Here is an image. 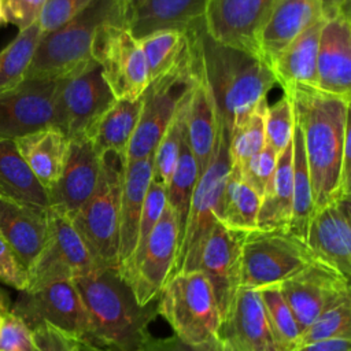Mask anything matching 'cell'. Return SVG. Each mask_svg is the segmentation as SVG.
Listing matches in <instances>:
<instances>
[{
    "mask_svg": "<svg viewBox=\"0 0 351 351\" xmlns=\"http://www.w3.org/2000/svg\"><path fill=\"white\" fill-rule=\"evenodd\" d=\"M300 129L308 167L314 211L329 202L350 197L340 188L346 141L350 138V99L313 86L284 90Z\"/></svg>",
    "mask_w": 351,
    "mask_h": 351,
    "instance_id": "1",
    "label": "cell"
},
{
    "mask_svg": "<svg viewBox=\"0 0 351 351\" xmlns=\"http://www.w3.org/2000/svg\"><path fill=\"white\" fill-rule=\"evenodd\" d=\"M85 306L89 341L115 351H141L158 315V299L138 304L117 269H96L73 280Z\"/></svg>",
    "mask_w": 351,
    "mask_h": 351,
    "instance_id": "2",
    "label": "cell"
},
{
    "mask_svg": "<svg viewBox=\"0 0 351 351\" xmlns=\"http://www.w3.org/2000/svg\"><path fill=\"white\" fill-rule=\"evenodd\" d=\"M199 48L218 123L232 128L267 97L277 84L270 66L256 53L214 41L199 29Z\"/></svg>",
    "mask_w": 351,
    "mask_h": 351,
    "instance_id": "3",
    "label": "cell"
},
{
    "mask_svg": "<svg viewBox=\"0 0 351 351\" xmlns=\"http://www.w3.org/2000/svg\"><path fill=\"white\" fill-rule=\"evenodd\" d=\"M128 10L115 0H92L63 26L43 33L25 80H59L95 63L92 47L96 33L108 23H125Z\"/></svg>",
    "mask_w": 351,
    "mask_h": 351,
    "instance_id": "4",
    "label": "cell"
},
{
    "mask_svg": "<svg viewBox=\"0 0 351 351\" xmlns=\"http://www.w3.org/2000/svg\"><path fill=\"white\" fill-rule=\"evenodd\" d=\"M100 156L97 185L71 222L97 269L118 270L119 202L126 156L111 151Z\"/></svg>",
    "mask_w": 351,
    "mask_h": 351,
    "instance_id": "5",
    "label": "cell"
},
{
    "mask_svg": "<svg viewBox=\"0 0 351 351\" xmlns=\"http://www.w3.org/2000/svg\"><path fill=\"white\" fill-rule=\"evenodd\" d=\"M158 314L188 344L219 339L221 317L211 285L200 270L170 276L158 296Z\"/></svg>",
    "mask_w": 351,
    "mask_h": 351,
    "instance_id": "6",
    "label": "cell"
},
{
    "mask_svg": "<svg viewBox=\"0 0 351 351\" xmlns=\"http://www.w3.org/2000/svg\"><path fill=\"white\" fill-rule=\"evenodd\" d=\"M230 130L219 125L215 152L207 169L200 174L189 206L182 240L178 245L170 276L199 270L203 247L215 225L222 192L232 167L229 155ZM169 276V277H170Z\"/></svg>",
    "mask_w": 351,
    "mask_h": 351,
    "instance_id": "7",
    "label": "cell"
},
{
    "mask_svg": "<svg viewBox=\"0 0 351 351\" xmlns=\"http://www.w3.org/2000/svg\"><path fill=\"white\" fill-rule=\"evenodd\" d=\"M303 241L288 232L244 233L240 250V282L244 288L280 284L314 262Z\"/></svg>",
    "mask_w": 351,
    "mask_h": 351,
    "instance_id": "8",
    "label": "cell"
},
{
    "mask_svg": "<svg viewBox=\"0 0 351 351\" xmlns=\"http://www.w3.org/2000/svg\"><path fill=\"white\" fill-rule=\"evenodd\" d=\"M92 58L115 100H137L148 86V71L138 40L125 23H108L99 29Z\"/></svg>",
    "mask_w": 351,
    "mask_h": 351,
    "instance_id": "9",
    "label": "cell"
},
{
    "mask_svg": "<svg viewBox=\"0 0 351 351\" xmlns=\"http://www.w3.org/2000/svg\"><path fill=\"white\" fill-rule=\"evenodd\" d=\"M97 269L71 219L48 207V236L45 244L27 270L25 291L44 285L73 281Z\"/></svg>",
    "mask_w": 351,
    "mask_h": 351,
    "instance_id": "10",
    "label": "cell"
},
{
    "mask_svg": "<svg viewBox=\"0 0 351 351\" xmlns=\"http://www.w3.org/2000/svg\"><path fill=\"white\" fill-rule=\"evenodd\" d=\"M114 101L115 97L95 62L58 80L53 128L63 132L69 140L86 137Z\"/></svg>",
    "mask_w": 351,
    "mask_h": 351,
    "instance_id": "11",
    "label": "cell"
},
{
    "mask_svg": "<svg viewBox=\"0 0 351 351\" xmlns=\"http://www.w3.org/2000/svg\"><path fill=\"white\" fill-rule=\"evenodd\" d=\"M193 81L195 58L189 69L173 73L148 84L141 96L140 117L126 151V162L140 160L154 155L159 140L181 104L188 97Z\"/></svg>",
    "mask_w": 351,
    "mask_h": 351,
    "instance_id": "12",
    "label": "cell"
},
{
    "mask_svg": "<svg viewBox=\"0 0 351 351\" xmlns=\"http://www.w3.org/2000/svg\"><path fill=\"white\" fill-rule=\"evenodd\" d=\"M178 244L177 219L173 210L166 204L143 248L123 267L118 269L138 304L147 306L158 299L171 273Z\"/></svg>",
    "mask_w": 351,
    "mask_h": 351,
    "instance_id": "13",
    "label": "cell"
},
{
    "mask_svg": "<svg viewBox=\"0 0 351 351\" xmlns=\"http://www.w3.org/2000/svg\"><path fill=\"white\" fill-rule=\"evenodd\" d=\"M11 311L30 328L47 322L77 340L89 341L86 310L73 281H59L33 291H21Z\"/></svg>",
    "mask_w": 351,
    "mask_h": 351,
    "instance_id": "14",
    "label": "cell"
},
{
    "mask_svg": "<svg viewBox=\"0 0 351 351\" xmlns=\"http://www.w3.org/2000/svg\"><path fill=\"white\" fill-rule=\"evenodd\" d=\"M58 80H23L0 93V138L15 140L53 126Z\"/></svg>",
    "mask_w": 351,
    "mask_h": 351,
    "instance_id": "15",
    "label": "cell"
},
{
    "mask_svg": "<svg viewBox=\"0 0 351 351\" xmlns=\"http://www.w3.org/2000/svg\"><path fill=\"white\" fill-rule=\"evenodd\" d=\"M302 332L332 302L350 293V280L314 261L278 284Z\"/></svg>",
    "mask_w": 351,
    "mask_h": 351,
    "instance_id": "16",
    "label": "cell"
},
{
    "mask_svg": "<svg viewBox=\"0 0 351 351\" xmlns=\"http://www.w3.org/2000/svg\"><path fill=\"white\" fill-rule=\"evenodd\" d=\"M244 233L215 222L200 256L199 270L208 280L221 317L226 319L236 299L240 282V250Z\"/></svg>",
    "mask_w": 351,
    "mask_h": 351,
    "instance_id": "17",
    "label": "cell"
},
{
    "mask_svg": "<svg viewBox=\"0 0 351 351\" xmlns=\"http://www.w3.org/2000/svg\"><path fill=\"white\" fill-rule=\"evenodd\" d=\"M347 4L328 11L317 53L318 89L344 99H350L351 93V23Z\"/></svg>",
    "mask_w": 351,
    "mask_h": 351,
    "instance_id": "18",
    "label": "cell"
},
{
    "mask_svg": "<svg viewBox=\"0 0 351 351\" xmlns=\"http://www.w3.org/2000/svg\"><path fill=\"white\" fill-rule=\"evenodd\" d=\"M304 244L315 261L326 265L350 280V197L329 202L313 213Z\"/></svg>",
    "mask_w": 351,
    "mask_h": 351,
    "instance_id": "19",
    "label": "cell"
},
{
    "mask_svg": "<svg viewBox=\"0 0 351 351\" xmlns=\"http://www.w3.org/2000/svg\"><path fill=\"white\" fill-rule=\"evenodd\" d=\"M202 23L203 19H199L189 26L195 43V81L188 97L185 119L186 138L197 163L199 177L213 159L219 133L215 103L206 81L200 58L199 29Z\"/></svg>",
    "mask_w": 351,
    "mask_h": 351,
    "instance_id": "20",
    "label": "cell"
},
{
    "mask_svg": "<svg viewBox=\"0 0 351 351\" xmlns=\"http://www.w3.org/2000/svg\"><path fill=\"white\" fill-rule=\"evenodd\" d=\"M276 0H208L206 33L217 43L258 55L256 34Z\"/></svg>",
    "mask_w": 351,
    "mask_h": 351,
    "instance_id": "21",
    "label": "cell"
},
{
    "mask_svg": "<svg viewBox=\"0 0 351 351\" xmlns=\"http://www.w3.org/2000/svg\"><path fill=\"white\" fill-rule=\"evenodd\" d=\"M219 339L225 351H281L256 288L239 289Z\"/></svg>",
    "mask_w": 351,
    "mask_h": 351,
    "instance_id": "22",
    "label": "cell"
},
{
    "mask_svg": "<svg viewBox=\"0 0 351 351\" xmlns=\"http://www.w3.org/2000/svg\"><path fill=\"white\" fill-rule=\"evenodd\" d=\"M101 156L89 138L70 140L64 167L59 180L47 191L49 208H53L70 219L93 193Z\"/></svg>",
    "mask_w": 351,
    "mask_h": 351,
    "instance_id": "23",
    "label": "cell"
},
{
    "mask_svg": "<svg viewBox=\"0 0 351 351\" xmlns=\"http://www.w3.org/2000/svg\"><path fill=\"white\" fill-rule=\"evenodd\" d=\"M330 0H276L256 34L258 55L270 62L300 33L326 18Z\"/></svg>",
    "mask_w": 351,
    "mask_h": 351,
    "instance_id": "24",
    "label": "cell"
},
{
    "mask_svg": "<svg viewBox=\"0 0 351 351\" xmlns=\"http://www.w3.org/2000/svg\"><path fill=\"white\" fill-rule=\"evenodd\" d=\"M0 233L29 270L48 236V208L0 199Z\"/></svg>",
    "mask_w": 351,
    "mask_h": 351,
    "instance_id": "25",
    "label": "cell"
},
{
    "mask_svg": "<svg viewBox=\"0 0 351 351\" xmlns=\"http://www.w3.org/2000/svg\"><path fill=\"white\" fill-rule=\"evenodd\" d=\"M208 0H134L125 25L136 38L156 30H185L203 19Z\"/></svg>",
    "mask_w": 351,
    "mask_h": 351,
    "instance_id": "26",
    "label": "cell"
},
{
    "mask_svg": "<svg viewBox=\"0 0 351 351\" xmlns=\"http://www.w3.org/2000/svg\"><path fill=\"white\" fill-rule=\"evenodd\" d=\"M152 156L140 160H129L125 165L119 202L118 269L128 263L137 245L140 215L152 178Z\"/></svg>",
    "mask_w": 351,
    "mask_h": 351,
    "instance_id": "27",
    "label": "cell"
},
{
    "mask_svg": "<svg viewBox=\"0 0 351 351\" xmlns=\"http://www.w3.org/2000/svg\"><path fill=\"white\" fill-rule=\"evenodd\" d=\"M324 21L325 18L300 33L270 62L269 66L282 92L292 86L318 88L317 53Z\"/></svg>",
    "mask_w": 351,
    "mask_h": 351,
    "instance_id": "28",
    "label": "cell"
},
{
    "mask_svg": "<svg viewBox=\"0 0 351 351\" xmlns=\"http://www.w3.org/2000/svg\"><path fill=\"white\" fill-rule=\"evenodd\" d=\"M137 40L145 58L148 84L189 69L193 63L195 45L189 27L156 30Z\"/></svg>",
    "mask_w": 351,
    "mask_h": 351,
    "instance_id": "29",
    "label": "cell"
},
{
    "mask_svg": "<svg viewBox=\"0 0 351 351\" xmlns=\"http://www.w3.org/2000/svg\"><path fill=\"white\" fill-rule=\"evenodd\" d=\"M38 182L48 191L64 167L70 140L58 128L48 126L14 140Z\"/></svg>",
    "mask_w": 351,
    "mask_h": 351,
    "instance_id": "30",
    "label": "cell"
},
{
    "mask_svg": "<svg viewBox=\"0 0 351 351\" xmlns=\"http://www.w3.org/2000/svg\"><path fill=\"white\" fill-rule=\"evenodd\" d=\"M292 141L278 154L273 177L261 197L256 230L288 232L292 214Z\"/></svg>",
    "mask_w": 351,
    "mask_h": 351,
    "instance_id": "31",
    "label": "cell"
},
{
    "mask_svg": "<svg viewBox=\"0 0 351 351\" xmlns=\"http://www.w3.org/2000/svg\"><path fill=\"white\" fill-rule=\"evenodd\" d=\"M0 199L48 208L47 189L21 156L14 140L0 138Z\"/></svg>",
    "mask_w": 351,
    "mask_h": 351,
    "instance_id": "32",
    "label": "cell"
},
{
    "mask_svg": "<svg viewBox=\"0 0 351 351\" xmlns=\"http://www.w3.org/2000/svg\"><path fill=\"white\" fill-rule=\"evenodd\" d=\"M141 110V97L137 100H115L99 118L86 134L99 155L118 152L126 156L134 134Z\"/></svg>",
    "mask_w": 351,
    "mask_h": 351,
    "instance_id": "33",
    "label": "cell"
},
{
    "mask_svg": "<svg viewBox=\"0 0 351 351\" xmlns=\"http://www.w3.org/2000/svg\"><path fill=\"white\" fill-rule=\"evenodd\" d=\"M261 196L243 181L239 169L232 165L222 192L217 219L230 230L250 233L256 230Z\"/></svg>",
    "mask_w": 351,
    "mask_h": 351,
    "instance_id": "34",
    "label": "cell"
},
{
    "mask_svg": "<svg viewBox=\"0 0 351 351\" xmlns=\"http://www.w3.org/2000/svg\"><path fill=\"white\" fill-rule=\"evenodd\" d=\"M292 171H293V189H292V214L288 233L304 243L308 222L314 213L311 181L304 155V147L300 129L293 123L292 133Z\"/></svg>",
    "mask_w": 351,
    "mask_h": 351,
    "instance_id": "35",
    "label": "cell"
},
{
    "mask_svg": "<svg viewBox=\"0 0 351 351\" xmlns=\"http://www.w3.org/2000/svg\"><path fill=\"white\" fill-rule=\"evenodd\" d=\"M197 180H199V169H197L196 159L188 144L186 125H185V130L181 138L178 160H177L174 173L170 178V182L166 186L167 206L173 210L176 215L177 225H178L180 243L184 236L189 206H191L192 195H193Z\"/></svg>",
    "mask_w": 351,
    "mask_h": 351,
    "instance_id": "36",
    "label": "cell"
},
{
    "mask_svg": "<svg viewBox=\"0 0 351 351\" xmlns=\"http://www.w3.org/2000/svg\"><path fill=\"white\" fill-rule=\"evenodd\" d=\"M43 36V32L36 22L0 51V93L19 85L26 75V71L33 59L36 47Z\"/></svg>",
    "mask_w": 351,
    "mask_h": 351,
    "instance_id": "37",
    "label": "cell"
},
{
    "mask_svg": "<svg viewBox=\"0 0 351 351\" xmlns=\"http://www.w3.org/2000/svg\"><path fill=\"white\" fill-rule=\"evenodd\" d=\"M267 106L266 99L262 100L232 128L229 141L232 165L241 167L265 147V118Z\"/></svg>",
    "mask_w": 351,
    "mask_h": 351,
    "instance_id": "38",
    "label": "cell"
},
{
    "mask_svg": "<svg viewBox=\"0 0 351 351\" xmlns=\"http://www.w3.org/2000/svg\"><path fill=\"white\" fill-rule=\"evenodd\" d=\"M351 295H344L328 304L319 315L302 332L299 347L332 340V339H351Z\"/></svg>",
    "mask_w": 351,
    "mask_h": 351,
    "instance_id": "39",
    "label": "cell"
},
{
    "mask_svg": "<svg viewBox=\"0 0 351 351\" xmlns=\"http://www.w3.org/2000/svg\"><path fill=\"white\" fill-rule=\"evenodd\" d=\"M256 289L259 291L267 318L281 351H295L299 346L300 330L278 284L266 285Z\"/></svg>",
    "mask_w": 351,
    "mask_h": 351,
    "instance_id": "40",
    "label": "cell"
},
{
    "mask_svg": "<svg viewBox=\"0 0 351 351\" xmlns=\"http://www.w3.org/2000/svg\"><path fill=\"white\" fill-rule=\"evenodd\" d=\"M188 97H189V95H188ZM188 97L181 104V107L178 108L173 121L167 126V129L163 133L162 138L159 140V143L155 148L154 156H152V178L151 180L163 185L165 188L169 185L170 178L174 173L177 160H178L181 138H182V133L185 130Z\"/></svg>",
    "mask_w": 351,
    "mask_h": 351,
    "instance_id": "41",
    "label": "cell"
},
{
    "mask_svg": "<svg viewBox=\"0 0 351 351\" xmlns=\"http://www.w3.org/2000/svg\"><path fill=\"white\" fill-rule=\"evenodd\" d=\"M293 123L291 100L287 95H282L274 104L267 106L265 118V145L280 154L292 141Z\"/></svg>",
    "mask_w": 351,
    "mask_h": 351,
    "instance_id": "42",
    "label": "cell"
},
{
    "mask_svg": "<svg viewBox=\"0 0 351 351\" xmlns=\"http://www.w3.org/2000/svg\"><path fill=\"white\" fill-rule=\"evenodd\" d=\"M278 154L265 145L256 155L247 160L241 167H237L245 184H248L261 197L263 196L273 173L276 170Z\"/></svg>",
    "mask_w": 351,
    "mask_h": 351,
    "instance_id": "43",
    "label": "cell"
},
{
    "mask_svg": "<svg viewBox=\"0 0 351 351\" xmlns=\"http://www.w3.org/2000/svg\"><path fill=\"white\" fill-rule=\"evenodd\" d=\"M166 204H167L166 188L163 185H160V184H158V182L151 180L148 191H147V195H145V200H144V204H143L141 215H140L137 245H136V250H134L133 255H136L143 248L147 237L149 236V233L152 232V229L158 223V221H159V218H160Z\"/></svg>",
    "mask_w": 351,
    "mask_h": 351,
    "instance_id": "44",
    "label": "cell"
},
{
    "mask_svg": "<svg viewBox=\"0 0 351 351\" xmlns=\"http://www.w3.org/2000/svg\"><path fill=\"white\" fill-rule=\"evenodd\" d=\"M0 351H36L32 328L11 310L3 314Z\"/></svg>",
    "mask_w": 351,
    "mask_h": 351,
    "instance_id": "45",
    "label": "cell"
},
{
    "mask_svg": "<svg viewBox=\"0 0 351 351\" xmlns=\"http://www.w3.org/2000/svg\"><path fill=\"white\" fill-rule=\"evenodd\" d=\"M92 0H45L38 16V26L43 33L52 32L75 18Z\"/></svg>",
    "mask_w": 351,
    "mask_h": 351,
    "instance_id": "46",
    "label": "cell"
},
{
    "mask_svg": "<svg viewBox=\"0 0 351 351\" xmlns=\"http://www.w3.org/2000/svg\"><path fill=\"white\" fill-rule=\"evenodd\" d=\"M0 282L18 292L25 291L27 285V269L22 265L11 245L0 233Z\"/></svg>",
    "mask_w": 351,
    "mask_h": 351,
    "instance_id": "47",
    "label": "cell"
},
{
    "mask_svg": "<svg viewBox=\"0 0 351 351\" xmlns=\"http://www.w3.org/2000/svg\"><path fill=\"white\" fill-rule=\"evenodd\" d=\"M32 330L36 351H75L77 339L47 322L37 324Z\"/></svg>",
    "mask_w": 351,
    "mask_h": 351,
    "instance_id": "48",
    "label": "cell"
},
{
    "mask_svg": "<svg viewBox=\"0 0 351 351\" xmlns=\"http://www.w3.org/2000/svg\"><path fill=\"white\" fill-rule=\"evenodd\" d=\"M45 0H4L7 23L15 25L19 32L38 21Z\"/></svg>",
    "mask_w": 351,
    "mask_h": 351,
    "instance_id": "49",
    "label": "cell"
},
{
    "mask_svg": "<svg viewBox=\"0 0 351 351\" xmlns=\"http://www.w3.org/2000/svg\"><path fill=\"white\" fill-rule=\"evenodd\" d=\"M141 351H225L221 339L203 344H188L176 336L156 339L149 336Z\"/></svg>",
    "mask_w": 351,
    "mask_h": 351,
    "instance_id": "50",
    "label": "cell"
},
{
    "mask_svg": "<svg viewBox=\"0 0 351 351\" xmlns=\"http://www.w3.org/2000/svg\"><path fill=\"white\" fill-rule=\"evenodd\" d=\"M351 339H332L302 346L295 351H350Z\"/></svg>",
    "mask_w": 351,
    "mask_h": 351,
    "instance_id": "51",
    "label": "cell"
},
{
    "mask_svg": "<svg viewBox=\"0 0 351 351\" xmlns=\"http://www.w3.org/2000/svg\"><path fill=\"white\" fill-rule=\"evenodd\" d=\"M75 351H115L108 347H101L90 341H84V340H77L75 343Z\"/></svg>",
    "mask_w": 351,
    "mask_h": 351,
    "instance_id": "52",
    "label": "cell"
},
{
    "mask_svg": "<svg viewBox=\"0 0 351 351\" xmlns=\"http://www.w3.org/2000/svg\"><path fill=\"white\" fill-rule=\"evenodd\" d=\"M11 299H10V295L5 289H3L0 287V314H5L11 310Z\"/></svg>",
    "mask_w": 351,
    "mask_h": 351,
    "instance_id": "53",
    "label": "cell"
},
{
    "mask_svg": "<svg viewBox=\"0 0 351 351\" xmlns=\"http://www.w3.org/2000/svg\"><path fill=\"white\" fill-rule=\"evenodd\" d=\"M7 23L5 19V12H4V0H0V26Z\"/></svg>",
    "mask_w": 351,
    "mask_h": 351,
    "instance_id": "54",
    "label": "cell"
},
{
    "mask_svg": "<svg viewBox=\"0 0 351 351\" xmlns=\"http://www.w3.org/2000/svg\"><path fill=\"white\" fill-rule=\"evenodd\" d=\"M117 3H119L122 7H125L126 10H129V7L133 4L134 0H115Z\"/></svg>",
    "mask_w": 351,
    "mask_h": 351,
    "instance_id": "55",
    "label": "cell"
},
{
    "mask_svg": "<svg viewBox=\"0 0 351 351\" xmlns=\"http://www.w3.org/2000/svg\"><path fill=\"white\" fill-rule=\"evenodd\" d=\"M1 322H3V314H0V328H1Z\"/></svg>",
    "mask_w": 351,
    "mask_h": 351,
    "instance_id": "56",
    "label": "cell"
}]
</instances>
